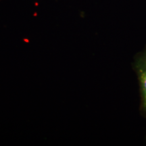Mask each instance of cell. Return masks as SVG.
Instances as JSON below:
<instances>
[{
  "label": "cell",
  "instance_id": "cell-1",
  "mask_svg": "<svg viewBox=\"0 0 146 146\" xmlns=\"http://www.w3.org/2000/svg\"><path fill=\"white\" fill-rule=\"evenodd\" d=\"M139 80L141 83L142 94L143 97L144 106L146 108V58H144L139 68Z\"/></svg>",
  "mask_w": 146,
  "mask_h": 146
}]
</instances>
